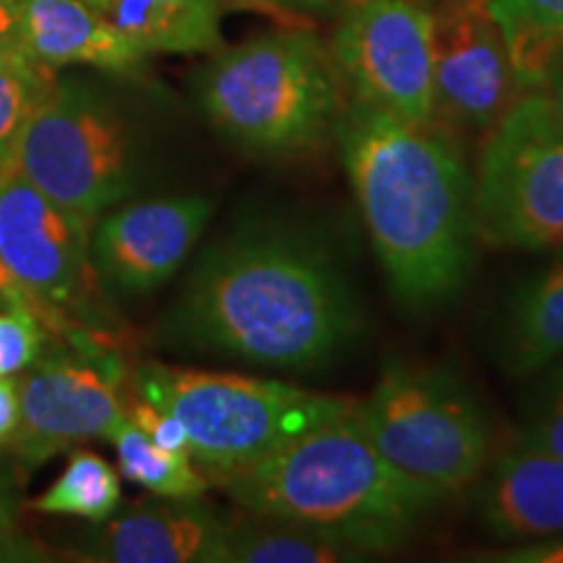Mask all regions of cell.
<instances>
[{
	"label": "cell",
	"mask_w": 563,
	"mask_h": 563,
	"mask_svg": "<svg viewBox=\"0 0 563 563\" xmlns=\"http://www.w3.org/2000/svg\"><path fill=\"white\" fill-rule=\"evenodd\" d=\"M477 477V514L493 538H563V460L514 439Z\"/></svg>",
	"instance_id": "9a60e30c"
},
{
	"label": "cell",
	"mask_w": 563,
	"mask_h": 563,
	"mask_svg": "<svg viewBox=\"0 0 563 563\" xmlns=\"http://www.w3.org/2000/svg\"><path fill=\"white\" fill-rule=\"evenodd\" d=\"M211 209L207 196H167L108 211L89 235L97 277L123 295L154 292L186 264Z\"/></svg>",
	"instance_id": "4fadbf2b"
},
{
	"label": "cell",
	"mask_w": 563,
	"mask_h": 563,
	"mask_svg": "<svg viewBox=\"0 0 563 563\" xmlns=\"http://www.w3.org/2000/svg\"><path fill=\"white\" fill-rule=\"evenodd\" d=\"M477 241L501 251L563 249V141L496 129L475 165Z\"/></svg>",
	"instance_id": "8fae6325"
},
{
	"label": "cell",
	"mask_w": 563,
	"mask_h": 563,
	"mask_svg": "<svg viewBox=\"0 0 563 563\" xmlns=\"http://www.w3.org/2000/svg\"><path fill=\"white\" fill-rule=\"evenodd\" d=\"M496 129L563 141V51L548 60L538 79L519 91L517 102Z\"/></svg>",
	"instance_id": "cb8c5ba5"
},
{
	"label": "cell",
	"mask_w": 563,
	"mask_h": 563,
	"mask_svg": "<svg viewBox=\"0 0 563 563\" xmlns=\"http://www.w3.org/2000/svg\"><path fill=\"white\" fill-rule=\"evenodd\" d=\"M224 548L228 563H336L361 559V553L306 527L243 509L232 519H224Z\"/></svg>",
	"instance_id": "d6986e66"
},
{
	"label": "cell",
	"mask_w": 563,
	"mask_h": 563,
	"mask_svg": "<svg viewBox=\"0 0 563 563\" xmlns=\"http://www.w3.org/2000/svg\"><path fill=\"white\" fill-rule=\"evenodd\" d=\"M55 70L0 66V167L11 159L13 146L30 121L32 110L53 89Z\"/></svg>",
	"instance_id": "d4e9b609"
},
{
	"label": "cell",
	"mask_w": 563,
	"mask_h": 563,
	"mask_svg": "<svg viewBox=\"0 0 563 563\" xmlns=\"http://www.w3.org/2000/svg\"><path fill=\"white\" fill-rule=\"evenodd\" d=\"M496 561L506 563H563V540L555 543H538L525 545L517 551H506L504 555H493Z\"/></svg>",
	"instance_id": "4dcf8cb0"
},
{
	"label": "cell",
	"mask_w": 563,
	"mask_h": 563,
	"mask_svg": "<svg viewBox=\"0 0 563 563\" xmlns=\"http://www.w3.org/2000/svg\"><path fill=\"white\" fill-rule=\"evenodd\" d=\"M340 157L391 292L435 308L464 290L475 266V175L435 125H410L347 97Z\"/></svg>",
	"instance_id": "7a4b0ae2"
},
{
	"label": "cell",
	"mask_w": 563,
	"mask_h": 563,
	"mask_svg": "<svg viewBox=\"0 0 563 563\" xmlns=\"http://www.w3.org/2000/svg\"><path fill=\"white\" fill-rule=\"evenodd\" d=\"M76 555L100 563H228L224 519L201 498L157 496L95 522Z\"/></svg>",
	"instance_id": "5bb4252c"
},
{
	"label": "cell",
	"mask_w": 563,
	"mask_h": 563,
	"mask_svg": "<svg viewBox=\"0 0 563 563\" xmlns=\"http://www.w3.org/2000/svg\"><path fill=\"white\" fill-rule=\"evenodd\" d=\"M19 483L21 475L11 456H0V561L40 559L19 532Z\"/></svg>",
	"instance_id": "4316f807"
},
{
	"label": "cell",
	"mask_w": 563,
	"mask_h": 563,
	"mask_svg": "<svg viewBox=\"0 0 563 563\" xmlns=\"http://www.w3.org/2000/svg\"><path fill=\"white\" fill-rule=\"evenodd\" d=\"M357 415L384 460L439 501L475 485L490 460L488 415L452 365L389 363Z\"/></svg>",
	"instance_id": "8992f818"
},
{
	"label": "cell",
	"mask_w": 563,
	"mask_h": 563,
	"mask_svg": "<svg viewBox=\"0 0 563 563\" xmlns=\"http://www.w3.org/2000/svg\"><path fill=\"white\" fill-rule=\"evenodd\" d=\"M108 441L115 446L121 477L133 485H141L154 496L201 498L209 488V477L191 460V454L167 452V449L157 446L129 418L112 431Z\"/></svg>",
	"instance_id": "ffe728a7"
},
{
	"label": "cell",
	"mask_w": 563,
	"mask_h": 563,
	"mask_svg": "<svg viewBox=\"0 0 563 563\" xmlns=\"http://www.w3.org/2000/svg\"><path fill=\"white\" fill-rule=\"evenodd\" d=\"M329 53L350 97L410 125H433L431 5L347 0Z\"/></svg>",
	"instance_id": "9c48e42d"
},
{
	"label": "cell",
	"mask_w": 563,
	"mask_h": 563,
	"mask_svg": "<svg viewBox=\"0 0 563 563\" xmlns=\"http://www.w3.org/2000/svg\"><path fill=\"white\" fill-rule=\"evenodd\" d=\"M0 66L24 68V70L42 68L30 58V53H26L24 37H21L19 13H16V5H13V0H0Z\"/></svg>",
	"instance_id": "f1b7e54d"
},
{
	"label": "cell",
	"mask_w": 563,
	"mask_h": 563,
	"mask_svg": "<svg viewBox=\"0 0 563 563\" xmlns=\"http://www.w3.org/2000/svg\"><path fill=\"white\" fill-rule=\"evenodd\" d=\"M91 230L37 191L11 162L0 167V262L55 332L104 334V302L89 256Z\"/></svg>",
	"instance_id": "ba28073f"
},
{
	"label": "cell",
	"mask_w": 563,
	"mask_h": 563,
	"mask_svg": "<svg viewBox=\"0 0 563 563\" xmlns=\"http://www.w3.org/2000/svg\"><path fill=\"white\" fill-rule=\"evenodd\" d=\"M19 422V382L0 376V446H9Z\"/></svg>",
	"instance_id": "f546056e"
},
{
	"label": "cell",
	"mask_w": 563,
	"mask_h": 563,
	"mask_svg": "<svg viewBox=\"0 0 563 563\" xmlns=\"http://www.w3.org/2000/svg\"><path fill=\"white\" fill-rule=\"evenodd\" d=\"M26 53L42 68L91 66L136 74L146 53L118 34L84 0H13Z\"/></svg>",
	"instance_id": "2e32d148"
},
{
	"label": "cell",
	"mask_w": 563,
	"mask_h": 563,
	"mask_svg": "<svg viewBox=\"0 0 563 563\" xmlns=\"http://www.w3.org/2000/svg\"><path fill=\"white\" fill-rule=\"evenodd\" d=\"M519 405L517 439L563 460V357L534 373Z\"/></svg>",
	"instance_id": "603a6c76"
},
{
	"label": "cell",
	"mask_w": 563,
	"mask_h": 563,
	"mask_svg": "<svg viewBox=\"0 0 563 563\" xmlns=\"http://www.w3.org/2000/svg\"><path fill=\"white\" fill-rule=\"evenodd\" d=\"M433 125L477 144L517 102L509 45L488 0H433Z\"/></svg>",
	"instance_id": "30bf717a"
},
{
	"label": "cell",
	"mask_w": 563,
	"mask_h": 563,
	"mask_svg": "<svg viewBox=\"0 0 563 563\" xmlns=\"http://www.w3.org/2000/svg\"><path fill=\"white\" fill-rule=\"evenodd\" d=\"M551 253L511 287L493 329L498 365L514 378H530L563 357V249Z\"/></svg>",
	"instance_id": "e0dca14e"
},
{
	"label": "cell",
	"mask_w": 563,
	"mask_h": 563,
	"mask_svg": "<svg viewBox=\"0 0 563 563\" xmlns=\"http://www.w3.org/2000/svg\"><path fill=\"white\" fill-rule=\"evenodd\" d=\"M9 162L87 230L136 191L141 170L129 118L81 81L53 84L32 110Z\"/></svg>",
	"instance_id": "52a82bcc"
},
{
	"label": "cell",
	"mask_w": 563,
	"mask_h": 563,
	"mask_svg": "<svg viewBox=\"0 0 563 563\" xmlns=\"http://www.w3.org/2000/svg\"><path fill=\"white\" fill-rule=\"evenodd\" d=\"M501 26L519 91L563 51V0H488Z\"/></svg>",
	"instance_id": "44dd1931"
},
{
	"label": "cell",
	"mask_w": 563,
	"mask_h": 563,
	"mask_svg": "<svg viewBox=\"0 0 563 563\" xmlns=\"http://www.w3.org/2000/svg\"><path fill=\"white\" fill-rule=\"evenodd\" d=\"M165 329L183 347L313 373L355 344L363 308L319 232L251 220L201 253Z\"/></svg>",
	"instance_id": "6da1fadb"
},
{
	"label": "cell",
	"mask_w": 563,
	"mask_h": 563,
	"mask_svg": "<svg viewBox=\"0 0 563 563\" xmlns=\"http://www.w3.org/2000/svg\"><path fill=\"white\" fill-rule=\"evenodd\" d=\"M253 5H274V9L300 11V13H340L347 0H243Z\"/></svg>",
	"instance_id": "1f68e13d"
},
{
	"label": "cell",
	"mask_w": 563,
	"mask_h": 563,
	"mask_svg": "<svg viewBox=\"0 0 563 563\" xmlns=\"http://www.w3.org/2000/svg\"><path fill=\"white\" fill-rule=\"evenodd\" d=\"M34 511L102 522L121 506V473L89 449H76L51 488L30 504Z\"/></svg>",
	"instance_id": "7402d4cb"
},
{
	"label": "cell",
	"mask_w": 563,
	"mask_h": 563,
	"mask_svg": "<svg viewBox=\"0 0 563 563\" xmlns=\"http://www.w3.org/2000/svg\"><path fill=\"white\" fill-rule=\"evenodd\" d=\"M0 308H32V311L40 316L37 306H34V302L30 300V295H26L16 285V279L11 277L9 269L3 266V262H0Z\"/></svg>",
	"instance_id": "d6a6232c"
},
{
	"label": "cell",
	"mask_w": 563,
	"mask_h": 563,
	"mask_svg": "<svg viewBox=\"0 0 563 563\" xmlns=\"http://www.w3.org/2000/svg\"><path fill=\"white\" fill-rule=\"evenodd\" d=\"M123 407L125 418H129L141 433L150 435L157 446L167 449V452L188 454V433L175 415L159 410V407L141 399L139 394H131V399H123Z\"/></svg>",
	"instance_id": "83f0119b"
},
{
	"label": "cell",
	"mask_w": 563,
	"mask_h": 563,
	"mask_svg": "<svg viewBox=\"0 0 563 563\" xmlns=\"http://www.w3.org/2000/svg\"><path fill=\"white\" fill-rule=\"evenodd\" d=\"M217 485L243 511L306 527L361 555L407 543L441 504L384 460L357 407Z\"/></svg>",
	"instance_id": "3957f363"
},
{
	"label": "cell",
	"mask_w": 563,
	"mask_h": 563,
	"mask_svg": "<svg viewBox=\"0 0 563 563\" xmlns=\"http://www.w3.org/2000/svg\"><path fill=\"white\" fill-rule=\"evenodd\" d=\"M207 121L251 157L290 162L336 141L347 89L332 53L306 30L217 51L196 79Z\"/></svg>",
	"instance_id": "277c9868"
},
{
	"label": "cell",
	"mask_w": 563,
	"mask_h": 563,
	"mask_svg": "<svg viewBox=\"0 0 563 563\" xmlns=\"http://www.w3.org/2000/svg\"><path fill=\"white\" fill-rule=\"evenodd\" d=\"M131 384L133 394L183 422L188 454L214 483L357 407V399L344 394L277 378L165 363H141Z\"/></svg>",
	"instance_id": "5b68a950"
},
{
	"label": "cell",
	"mask_w": 563,
	"mask_h": 563,
	"mask_svg": "<svg viewBox=\"0 0 563 563\" xmlns=\"http://www.w3.org/2000/svg\"><path fill=\"white\" fill-rule=\"evenodd\" d=\"M141 53L194 55L222 47L220 0H84Z\"/></svg>",
	"instance_id": "ac0fdd59"
},
{
	"label": "cell",
	"mask_w": 563,
	"mask_h": 563,
	"mask_svg": "<svg viewBox=\"0 0 563 563\" xmlns=\"http://www.w3.org/2000/svg\"><path fill=\"white\" fill-rule=\"evenodd\" d=\"M123 420V397L102 365L51 355L21 371L19 422L5 449L19 475H30L66 449L110 439Z\"/></svg>",
	"instance_id": "7c38bea8"
},
{
	"label": "cell",
	"mask_w": 563,
	"mask_h": 563,
	"mask_svg": "<svg viewBox=\"0 0 563 563\" xmlns=\"http://www.w3.org/2000/svg\"><path fill=\"white\" fill-rule=\"evenodd\" d=\"M45 323L32 308H0V376H16L40 357Z\"/></svg>",
	"instance_id": "484cf974"
}]
</instances>
